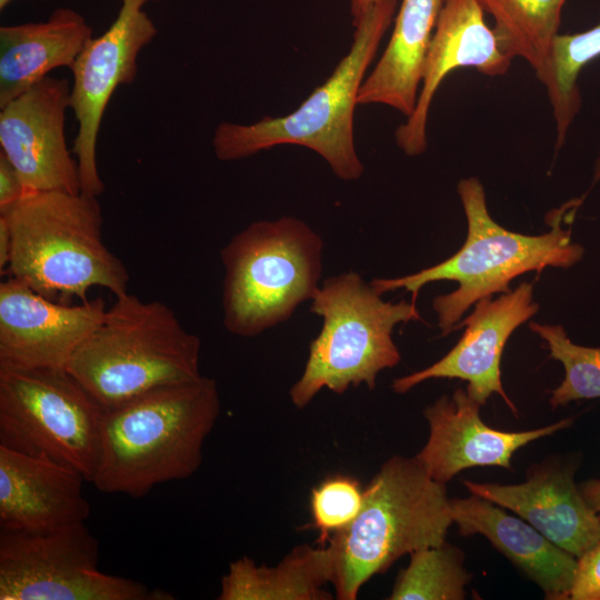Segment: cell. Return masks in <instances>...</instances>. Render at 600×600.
<instances>
[{
    "label": "cell",
    "mask_w": 600,
    "mask_h": 600,
    "mask_svg": "<svg viewBox=\"0 0 600 600\" xmlns=\"http://www.w3.org/2000/svg\"><path fill=\"white\" fill-rule=\"evenodd\" d=\"M457 191L467 219L462 247L448 259L398 278H374L370 284L383 294L404 289L417 303L420 289L431 282L456 281L458 288L437 296L432 308L441 336L454 331L463 314L480 299L510 291V282L530 271L541 274L549 267L570 268L581 261L584 248L572 241L571 227L582 199H573L549 211V230L522 234L500 226L489 213L486 192L476 177L461 179Z\"/></svg>",
    "instance_id": "1"
},
{
    "label": "cell",
    "mask_w": 600,
    "mask_h": 600,
    "mask_svg": "<svg viewBox=\"0 0 600 600\" xmlns=\"http://www.w3.org/2000/svg\"><path fill=\"white\" fill-rule=\"evenodd\" d=\"M220 410L217 382L203 376L104 410L91 483L104 493L141 498L158 484L191 477Z\"/></svg>",
    "instance_id": "2"
},
{
    "label": "cell",
    "mask_w": 600,
    "mask_h": 600,
    "mask_svg": "<svg viewBox=\"0 0 600 600\" xmlns=\"http://www.w3.org/2000/svg\"><path fill=\"white\" fill-rule=\"evenodd\" d=\"M0 216L11 236L10 278L61 303L89 300L92 287L127 292L129 273L102 240L96 196L29 191Z\"/></svg>",
    "instance_id": "3"
},
{
    "label": "cell",
    "mask_w": 600,
    "mask_h": 600,
    "mask_svg": "<svg viewBox=\"0 0 600 600\" xmlns=\"http://www.w3.org/2000/svg\"><path fill=\"white\" fill-rule=\"evenodd\" d=\"M453 523L446 484L412 458L394 454L363 489L358 517L326 544L338 600H354L363 584L413 551L440 546Z\"/></svg>",
    "instance_id": "4"
},
{
    "label": "cell",
    "mask_w": 600,
    "mask_h": 600,
    "mask_svg": "<svg viewBox=\"0 0 600 600\" xmlns=\"http://www.w3.org/2000/svg\"><path fill=\"white\" fill-rule=\"evenodd\" d=\"M201 341L166 303L117 296L66 369L109 410L156 389L202 377Z\"/></svg>",
    "instance_id": "5"
},
{
    "label": "cell",
    "mask_w": 600,
    "mask_h": 600,
    "mask_svg": "<svg viewBox=\"0 0 600 600\" xmlns=\"http://www.w3.org/2000/svg\"><path fill=\"white\" fill-rule=\"evenodd\" d=\"M396 9L397 0H377L370 6L353 24L348 53L294 111L249 124L221 122L212 139L216 157L234 161L277 146L293 144L319 154L341 180L361 178L364 168L354 144V108L366 72Z\"/></svg>",
    "instance_id": "6"
},
{
    "label": "cell",
    "mask_w": 600,
    "mask_h": 600,
    "mask_svg": "<svg viewBox=\"0 0 600 600\" xmlns=\"http://www.w3.org/2000/svg\"><path fill=\"white\" fill-rule=\"evenodd\" d=\"M381 296L354 271L320 284L310 311L321 317L322 327L309 346L301 377L289 390L297 409L306 408L322 389L342 394L364 383L373 390L378 374L400 362L394 327L422 319L411 300L390 302Z\"/></svg>",
    "instance_id": "7"
},
{
    "label": "cell",
    "mask_w": 600,
    "mask_h": 600,
    "mask_svg": "<svg viewBox=\"0 0 600 600\" xmlns=\"http://www.w3.org/2000/svg\"><path fill=\"white\" fill-rule=\"evenodd\" d=\"M321 237L294 217L260 220L221 250L226 329L257 337L312 300L322 273Z\"/></svg>",
    "instance_id": "8"
},
{
    "label": "cell",
    "mask_w": 600,
    "mask_h": 600,
    "mask_svg": "<svg viewBox=\"0 0 600 600\" xmlns=\"http://www.w3.org/2000/svg\"><path fill=\"white\" fill-rule=\"evenodd\" d=\"M103 412L66 368L0 367V446L64 464L92 482Z\"/></svg>",
    "instance_id": "9"
},
{
    "label": "cell",
    "mask_w": 600,
    "mask_h": 600,
    "mask_svg": "<svg viewBox=\"0 0 600 600\" xmlns=\"http://www.w3.org/2000/svg\"><path fill=\"white\" fill-rule=\"evenodd\" d=\"M99 542L84 521L0 531V600H171L173 596L98 569Z\"/></svg>",
    "instance_id": "10"
},
{
    "label": "cell",
    "mask_w": 600,
    "mask_h": 600,
    "mask_svg": "<svg viewBox=\"0 0 600 600\" xmlns=\"http://www.w3.org/2000/svg\"><path fill=\"white\" fill-rule=\"evenodd\" d=\"M157 32L142 8L122 2L110 28L92 37L70 68V109L78 122L72 153L78 161L81 192L98 197L104 191L97 164L103 114L116 89L136 79L139 54Z\"/></svg>",
    "instance_id": "11"
},
{
    "label": "cell",
    "mask_w": 600,
    "mask_h": 600,
    "mask_svg": "<svg viewBox=\"0 0 600 600\" xmlns=\"http://www.w3.org/2000/svg\"><path fill=\"white\" fill-rule=\"evenodd\" d=\"M70 92L68 80L48 76L0 108L1 153L27 191L81 192L78 161L64 136Z\"/></svg>",
    "instance_id": "12"
},
{
    "label": "cell",
    "mask_w": 600,
    "mask_h": 600,
    "mask_svg": "<svg viewBox=\"0 0 600 600\" xmlns=\"http://www.w3.org/2000/svg\"><path fill=\"white\" fill-rule=\"evenodd\" d=\"M538 311L533 284L527 281L496 299H480L472 312L456 326L454 330L466 327L456 346L431 366L394 379L392 390L406 393L430 379H460L468 382V394L481 406L497 393L518 416L501 382V356L513 331Z\"/></svg>",
    "instance_id": "13"
},
{
    "label": "cell",
    "mask_w": 600,
    "mask_h": 600,
    "mask_svg": "<svg viewBox=\"0 0 600 600\" xmlns=\"http://www.w3.org/2000/svg\"><path fill=\"white\" fill-rule=\"evenodd\" d=\"M101 299L61 303L9 278L0 283V367L66 368L101 323Z\"/></svg>",
    "instance_id": "14"
},
{
    "label": "cell",
    "mask_w": 600,
    "mask_h": 600,
    "mask_svg": "<svg viewBox=\"0 0 600 600\" xmlns=\"http://www.w3.org/2000/svg\"><path fill=\"white\" fill-rule=\"evenodd\" d=\"M478 0H442L426 54L421 86L413 112L394 133L398 147L409 157L428 146L427 122L433 97L443 79L459 68H473L489 77L508 72L511 58L484 21Z\"/></svg>",
    "instance_id": "15"
},
{
    "label": "cell",
    "mask_w": 600,
    "mask_h": 600,
    "mask_svg": "<svg viewBox=\"0 0 600 600\" xmlns=\"http://www.w3.org/2000/svg\"><path fill=\"white\" fill-rule=\"evenodd\" d=\"M480 407L467 390L459 388L424 408L429 437L414 459L437 482L446 484L472 467L511 470V458L518 449L573 423V418H566L532 430L501 431L482 421Z\"/></svg>",
    "instance_id": "16"
},
{
    "label": "cell",
    "mask_w": 600,
    "mask_h": 600,
    "mask_svg": "<svg viewBox=\"0 0 600 600\" xmlns=\"http://www.w3.org/2000/svg\"><path fill=\"white\" fill-rule=\"evenodd\" d=\"M577 461L533 463L517 484L464 480L472 494L490 500L529 522L578 559L600 540V517L574 482Z\"/></svg>",
    "instance_id": "17"
},
{
    "label": "cell",
    "mask_w": 600,
    "mask_h": 600,
    "mask_svg": "<svg viewBox=\"0 0 600 600\" xmlns=\"http://www.w3.org/2000/svg\"><path fill=\"white\" fill-rule=\"evenodd\" d=\"M83 481L70 467L0 446V528L46 530L86 521Z\"/></svg>",
    "instance_id": "18"
},
{
    "label": "cell",
    "mask_w": 600,
    "mask_h": 600,
    "mask_svg": "<svg viewBox=\"0 0 600 600\" xmlns=\"http://www.w3.org/2000/svg\"><path fill=\"white\" fill-rule=\"evenodd\" d=\"M453 523L461 536L481 534L508 558L549 600L570 599L578 558L563 550L529 522L504 508L472 494L450 499Z\"/></svg>",
    "instance_id": "19"
},
{
    "label": "cell",
    "mask_w": 600,
    "mask_h": 600,
    "mask_svg": "<svg viewBox=\"0 0 600 600\" xmlns=\"http://www.w3.org/2000/svg\"><path fill=\"white\" fill-rule=\"evenodd\" d=\"M92 38L83 16L54 10L46 21L0 27V108L57 68H71Z\"/></svg>",
    "instance_id": "20"
},
{
    "label": "cell",
    "mask_w": 600,
    "mask_h": 600,
    "mask_svg": "<svg viewBox=\"0 0 600 600\" xmlns=\"http://www.w3.org/2000/svg\"><path fill=\"white\" fill-rule=\"evenodd\" d=\"M441 2L402 0L389 43L360 87L358 104H384L407 118L413 112Z\"/></svg>",
    "instance_id": "21"
},
{
    "label": "cell",
    "mask_w": 600,
    "mask_h": 600,
    "mask_svg": "<svg viewBox=\"0 0 600 600\" xmlns=\"http://www.w3.org/2000/svg\"><path fill=\"white\" fill-rule=\"evenodd\" d=\"M332 553L328 544L294 547L273 567L244 556L229 564L219 600H330Z\"/></svg>",
    "instance_id": "22"
},
{
    "label": "cell",
    "mask_w": 600,
    "mask_h": 600,
    "mask_svg": "<svg viewBox=\"0 0 600 600\" xmlns=\"http://www.w3.org/2000/svg\"><path fill=\"white\" fill-rule=\"evenodd\" d=\"M494 21L493 31L503 51L522 58L539 78L559 34L566 0H478Z\"/></svg>",
    "instance_id": "23"
},
{
    "label": "cell",
    "mask_w": 600,
    "mask_h": 600,
    "mask_svg": "<svg viewBox=\"0 0 600 600\" xmlns=\"http://www.w3.org/2000/svg\"><path fill=\"white\" fill-rule=\"evenodd\" d=\"M600 57V24L583 32L557 34L543 73L538 78L544 86L556 122L558 151L581 107L578 86L580 71Z\"/></svg>",
    "instance_id": "24"
},
{
    "label": "cell",
    "mask_w": 600,
    "mask_h": 600,
    "mask_svg": "<svg viewBox=\"0 0 600 600\" xmlns=\"http://www.w3.org/2000/svg\"><path fill=\"white\" fill-rule=\"evenodd\" d=\"M471 579L462 550L444 541L410 553V562L398 573L389 599L463 600Z\"/></svg>",
    "instance_id": "25"
},
{
    "label": "cell",
    "mask_w": 600,
    "mask_h": 600,
    "mask_svg": "<svg viewBox=\"0 0 600 600\" xmlns=\"http://www.w3.org/2000/svg\"><path fill=\"white\" fill-rule=\"evenodd\" d=\"M529 327L544 340L550 357L561 362L564 368L562 382L551 390V408L600 398V347H584L572 342L561 324L531 322Z\"/></svg>",
    "instance_id": "26"
},
{
    "label": "cell",
    "mask_w": 600,
    "mask_h": 600,
    "mask_svg": "<svg viewBox=\"0 0 600 600\" xmlns=\"http://www.w3.org/2000/svg\"><path fill=\"white\" fill-rule=\"evenodd\" d=\"M363 489L358 479L346 474L328 477L312 488V522L309 527L319 531V544H326L333 533L358 517L363 504Z\"/></svg>",
    "instance_id": "27"
},
{
    "label": "cell",
    "mask_w": 600,
    "mask_h": 600,
    "mask_svg": "<svg viewBox=\"0 0 600 600\" xmlns=\"http://www.w3.org/2000/svg\"><path fill=\"white\" fill-rule=\"evenodd\" d=\"M571 600H600V540L578 559Z\"/></svg>",
    "instance_id": "28"
},
{
    "label": "cell",
    "mask_w": 600,
    "mask_h": 600,
    "mask_svg": "<svg viewBox=\"0 0 600 600\" xmlns=\"http://www.w3.org/2000/svg\"><path fill=\"white\" fill-rule=\"evenodd\" d=\"M27 192L16 168L0 153V212L16 204Z\"/></svg>",
    "instance_id": "29"
},
{
    "label": "cell",
    "mask_w": 600,
    "mask_h": 600,
    "mask_svg": "<svg viewBox=\"0 0 600 600\" xmlns=\"http://www.w3.org/2000/svg\"><path fill=\"white\" fill-rule=\"evenodd\" d=\"M578 487L587 503L600 517V479H588Z\"/></svg>",
    "instance_id": "30"
},
{
    "label": "cell",
    "mask_w": 600,
    "mask_h": 600,
    "mask_svg": "<svg viewBox=\"0 0 600 600\" xmlns=\"http://www.w3.org/2000/svg\"><path fill=\"white\" fill-rule=\"evenodd\" d=\"M11 251V236L6 219L0 216V270L6 271Z\"/></svg>",
    "instance_id": "31"
},
{
    "label": "cell",
    "mask_w": 600,
    "mask_h": 600,
    "mask_svg": "<svg viewBox=\"0 0 600 600\" xmlns=\"http://www.w3.org/2000/svg\"><path fill=\"white\" fill-rule=\"evenodd\" d=\"M377 0H350V12L354 24Z\"/></svg>",
    "instance_id": "32"
},
{
    "label": "cell",
    "mask_w": 600,
    "mask_h": 600,
    "mask_svg": "<svg viewBox=\"0 0 600 600\" xmlns=\"http://www.w3.org/2000/svg\"><path fill=\"white\" fill-rule=\"evenodd\" d=\"M592 176H593L592 184L600 181V149H599L597 159L594 161V168H593V174Z\"/></svg>",
    "instance_id": "33"
},
{
    "label": "cell",
    "mask_w": 600,
    "mask_h": 600,
    "mask_svg": "<svg viewBox=\"0 0 600 600\" xmlns=\"http://www.w3.org/2000/svg\"><path fill=\"white\" fill-rule=\"evenodd\" d=\"M150 1H157V0H122V2L130 3L140 8H142L146 3Z\"/></svg>",
    "instance_id": "34"
},
{
    "label": "cell",
    "mask_w": 600,
    "mask_h": 600,
    "mask_svg": "<svg viewBox=\"0 0 600 600\" xmlns=\"http://www.w3.org/2000/svg\"><path fill=\"white\" fill-rule=\"evenodd\" d=\"M13 0H0V9H4Z\"/></svg>",
    "instance_id": "35"
}]
</instances>
